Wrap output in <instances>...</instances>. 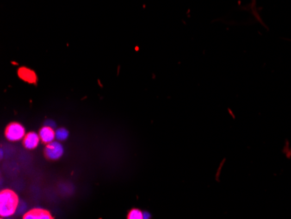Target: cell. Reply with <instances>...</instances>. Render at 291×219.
Segmentation results:
<instances>
[{
	"label": "cell",
	"mask_w": 291,
	"mask_h": 219,
	"mask_svg": "<svg viewBox=\"0 0 291 219\" xmlns=\"http://www.w3.org/2000/svg\"><path fill=\"white\" fill-rule=\"evenodd\" d=\"M19 76L25 82H29V83H35L36 80H37L35 72L26 67H22L19 70Z\"/></svg>",
	"instance_id": "obj_7"
},
{
	"label": "cell",
	"mask_w": 291,
	"mask_h": 219,
	"mask_svg": "<svg viewBox=\"0 0 291 219\" xmlns=\"http://www.w3.org/2000/svg\"><path fill=\"white\" fill-rule=\"evenodd\" d=\"M45 126H48L50 128H54L56 127V123L52 120H47L45 121Z\"/></svg>",
	"instance_id": "obj_10"
},
{
	"label": "cell",
	"mask_w": 291,
	"mask_h": 219,
	"mask_svg": "<svg viewBox=\"0 0 291 219\" xmlns=\"http://www.w3.org/2000/svg\"><path fill=\"white\" fill-rule=\"evenodd\" d=\"M56 139L58 141H65L69 136L68 131L64 128H58L55 132Z\"/></svg>",
	"instance_id": "obj_8"
},
{
	"label": "cell",
	"mask_w": 291,
	"mask_h": 219,
	"mask_svg": "<svg viewBox=\"0 0 291 219\" xmlns=\"http://www.w3.org/2000/svg\"><path fill=\"white\" fill-rule=\"evenodd\" d=\"M39 137L40 140L44 142V143L48 144L52 141H54L56 138V134L53 128H50L48 126H44L40 130H39Z\"/></svg>",
	"instance_id": "obj_6"
},
{
	"label": "cell",
	"mask_w": 291,
	"mask_h": 219,
	"mask_svg": "<svg viewBox=\"0 0 291 219\" xmlns=\"http://www.w3.org/2000/svg\"><path fill=\"white\" fill-rule=\"evenodd\" d=\"M127 218L143 219L144 218V212L139 209H133L132 210H130L129 213H128Z\"/></svg>",
	"instance_id": "obj_9"
},
{
	"label": "cell",
	"mask_w": 291,
	"mask_h": 219,
	"mask_svg": "<svg viewBox=\"0 0 291 219\" xmlns=\"http://www.w3.org/2000/svg\"><path fill=\"white\" fill-rule=\"evenodd\" d=\"M40 141V137L39 134H37L35 132H30L28 134H26V136L24 137V146L28 149V150H34L38 147Z\"/></svg>",
	"instance_id": "obj_5"
},
{
	"label": "cell",
	"mask_w": 291,
	"mask_h": 219,
	"mask_svg": "<svg viewBox=\"0 0 291 219\" xmlns=\"http://www.w3.org/2000/svg\"><path fill=\"white\" fill-rule=\"evenodd\" d=\"M1 157H3V151L1 150Z\"/></svg>",
	"instance_id": "obj_11"
},
{
	"label": "cell",
	"mask_w": 291,
	"mask_h": 219,
	"mask_svg": "<svg viewBox=\"0 0 291 219\" xmlns=\"http://www.w3.org/2000/svg\"><path fill=\"white\" fill-rule=\"evenodd\" d=\"M5 134L9 141H20L26 136V129L19 122H12L6 128Z\"/></svg>",
	"instance_id": "obj_2"
},
{
	"label": "cell",
	"mask_w": 291,
	"mask_h": 219,
	"mask_svg": "<svg viewBox=\"0 0 291 219\" xmlns=\"http://www.w3.org/2000/svg\"><path fill=\"white\" fill-rule=\"evenodd\" d=\"M25 219H52V216L51 213L46 209H40V208H35L31 209L28 212H26L24 215Z\"/></svg>",
	"instance_id": "obj_4"
},
{
	"label": "cell",
	"mask_w": 291,
	"mask_h": 219,
	"mask_svg": "<svg viewBox=\"0 0 291 219\" xmlns=\"http://www.w3.org/2000/svg\"><path fill=\"white\" fill-rule=\"evenodd\" d=\"M20 205L19 196L13 190H3L0 193V216L9 217L15 214Z\"/></svg>",
	"instance_id": "obj_1"
},
{
	"label": "cell",
	"mask_w": 291,
	"mask_h": 219,
	"mask_svg": "<svg viewBox=\"0 0 291 219\" xmlns=\"http://www.w3.org/2000/svg\"><path fill=\"white\" fill-rule=\"evenodd\" d=\"M64 154V148L58 141H52L45 149V156L50 160H58Z\"/></svg>",
	"instance_id": "obj_3"
}]
</instances>
